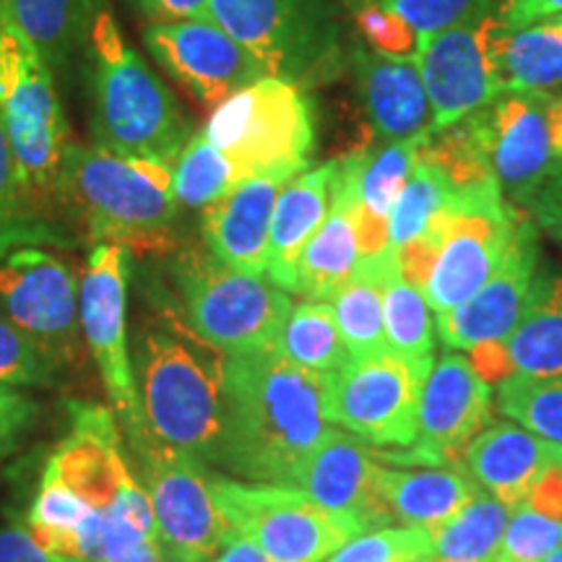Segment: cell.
I'll list each match as a JSON object with an SVG mask.
<instances>
[{
  "mask_svg": "<svg viewBox=\"0 0 562 562\" xmlns=\"http://www.w3.org/2000/svg\"><path fill=\"white\" fill-rule=\"evenodd\" d=\"M323 402L326 375L284 360L277 349L227 357L216 461L248 480L294 487L331 430Z\"/></svg>",
  "mask_w": 562,
  "mask_h": 562,
  "instance_id": "6da1fadb",
  "label": "cell"
},
{
  "mask_svg": "<svg viewBox=\"0 0 562 562\" xmlns=\"http://www.w3.org/2000/svg\"><path fill=\"white\" fill-rule=\"evenodd\" d=\"M131 360L154 438L203 463L216 461L227 355L195 331L172 297H151L131 334Z\"/></svg>",
  "mask_w": 562,
  "mask_h": 562,
  "instance_id": "7a4b0ae2",
  "label": "cell"
},
{
  "mask_svg": "<svg viewBox=\"0 0 562 562\" xmlns=\"http://www.w3.org/2000/svg\"><path fill=\"white\" fill-rule=\"evenodd\" d=\"M55 199L79 216L94 245H121L140 256L175 248L180 203L172 165L165 161L70 144Z\"/></svg>",
  "mask_w": 562,
  "mask_h": 562,
  "instance_id": "3957f363",
  "label": "cell"
},
{
  "mask_svg": "<svg viewBox=\"0 0 562 562\" xmlns=\"http://www.w3.org/2000/svg\"><path fill=\"white\" fill-rule=\"evenodd\" d=\"M91 136L97 146L175 165L193 136L186 112L146 60L123 37L104 0L89 32Z\"/></svg>",
  "mask_w": 562,
  "mask_h": 562,
  "instance_id": "277c9868",
  "label": "cell"
},
{
  "mask_svg": "<svg viewBox=\"0 0 562 562\" xmlns=\"http://www.w3.org/2000/svg\"><path fill=\"white\" fill-rule=\"evenodd\" d=\"M209 21L261 60L269 76L311 91L344 70L331 0H209Z\"/></svg>",
  "mask_w": 562,
  "mask_h": 562,
  "instance_id": "5b68a950",
  "label": "cell"
},
{
  "mask_svg": "<svg viewBox=\"0 0 562 562\" xmlns=\"http://www.w3.org/2000/svg\"><path fill=\"white\" fill-rule=\"evenodd\" d=\"M180 311L227 357L273 349L292 311L284 290L216 261L206 248H182L170 263Z\"/></svg>",
  "mask_w": 562,
  "mask_h": 562,
  "instance_id": "8992f818",
  "label": "cell"
},
{
  "mask_svg": "<svg viewBox=\"0 0 562 562\" xmlns=\"http://www.w3.org/2000/svg\"><path fill=\"white\" fill-rule=\"evenodd\" d=\"M0 125L37 206L55 199L70 125L55 74L37 47L0 11Z\"/></svg>",
  "mask_w": 562,
  "mask_h": 562,
  "instance_id": "52a82bcc",
  "label": "cell"
},
{
  "mask_svg": "<svg viewBox=\"0 0 562 562\" xmlns=\"http://www.w3.org/2000/svg\"><path fill=\"white\" fill-rule=\"evenodd\" d=\"M203 136L243 180L258 175L294 178L311 165L315 149V108L297 83L263 76L211 112Z\"/></svg>",
  "mask_w": 562,
  "mask_h": 562,
  "instance_id": "ba28073f",
  "label": "cell"
},
{
  "mask_svg": "<svg viewBox=\"0 0 562 562\" xmlns=\"http://www.w3.org/2000/svg\"><path fill=\"white\" fill-rule=\"evenodd\" d=\"M216 508L227 524L269 554L271 562H323L362 533L292 484H243L211 476Z\"/></svg>",
  "mask_w": 562,
  "mask_h": 562,
  "instance_id": "9c48e42d",
  "label": "cell"
},
{
  "mask_svg": "<svg viewBox=\"0 0 562 562\" xmlns=\"http://www.w3.org/2000/svg\"><path fill=\"white\" fill-rule=\"evenodd\" d=\"M432 364L406 360L391 349L347 360L336 372H326V419L368 446L412 448Z\"/></svg>",
  "mask_w": 562,
  "mask_h": 562,
  "instance_id": "30bf717a",
  "label": "cell"
},
{
  "mask_svg": "<svg viewBox=\"0 0 562 562\" xmlns=\"http://www.w3.org/2000/svg\"><path fill=\"white\" fill-rule=\"evenodd\" d=\"M133 451L144 467L157 544L167 562H211L232 533L216 508L206 463L154 438H140Z\"/></svg>",
  "mask_w": 562,
  "mask_h": 562,
  "instance_id": "8fae6325",
  "label": "cell"
},
{
  "mask_svg": "<svg viewBox=\"0 0 562 562\" xmlns=\"http://www.w3.org/2000/svg\"><path fill=\"white\" fill-rule=\"evenodd\" d=\"M521 211L508 206L497 180L456 191L442 220V240L427 286L432 313H448L487 284L513 240Z\"/></svg>",
  "mask_w": 562,
  "mask_h": 562,
  "instance_id": "7c38bea8",
  "label": "cell"
},
{
  "mask_svg": "<svg viewBox=\"0 0 562 562\" xmlns=\"http://www.w3.org/2000/svg\"><path fill=\"white\" fill-rule=\"evenodd\" d=\"M131 252L121 245L97 243L89 252L87 271L79 284L81 331L94 357L104 389L117 417L123 419L131 446L149 435L136 372L131 360L128 334V279Z\"/></svg>",
  "mask_w": 562,
  "mask_h": 562,
  "instance_id": "4fadbf2b",
  "label": "cell"
},
{
  "mask_svg": "<svg viewBox=\"0 0 562 562\" xmlns=\"http://www.w3.org/2000/svg\"><path fill=\"white\" fill-rule=\"evenodd\" d=\"M505 32L495 11H476L422 47L419 70L430 97L432 133L453 128L505 94L501 68Z\"/></svg>",
  "mask_w": 562,
  "mask_h": 562,
  "instance_id": "5bb4252c",
  "label": "cell"
},
{
  "mask_svg": "<svg viewBox=\"0 0 562 562\" xmlns=\"http://www.w3.org/2000/svg\"><path fill=\"white\" fill-rule=\"evenodd\" d=\"M0 318L58 368L74 362L81 349L79 279L50 250H13L0 258Z\"/></svg>",
  "mask_w": 562,
  "mask_h": 562,
  "instance_id": "9a60e30c",
  "label": "cell"
},
{
  "mask_svg": "<svg viewBox=\"0 0 562 562\" xmlns=\"http://www.w3.org/2000/svg\"><path fill=\"white\" fill-rule=\"evenodd\" d=\"M492 391L467 355L451 349L432 364L419 398L417 442L404 451H375L381 463L451 467L490 425Z\"/></svg>",
  "mask_w": 562,
  "mask_h": 562,
  "instance_id": "2e32d148",
  "label": "cell"
},
{
  "mask_svg": "<svg viewBox=\"0 0 562 562\" xmlns=\"http://www.w3.org/2000/svg\"><path fill=\"white\" fill-rule=\"evenodd\" d=\"M144 45L175 81L206 108H220L269 70L209 19L167 21L144 30Z\"/></svg>",
  "mask_w": 562,
  "mask_h": 562,
  "instance_id": "e0dca14e",
  "label": "cell"
},
{
  "mask_svg": "<svg viewBox=\"0 0 562 562\" xmlns=\"http://www.w3.org/2000/svg\"><path fill=\"white\" fill-rule=\"evenodd\" d=\"M547 97L531 91H505L487 108L467 117L480 140L492 178L503 195L524 206L550 175L554 157L547 125Z\"/></svg>",
  "mask_w": 562,
  "mask_h": 562,
  "instance_id": "ac0fdd59",
  "label": "cell"
},
{
  "mask_svg": "<svg viewBox=\"0 0 562 562\" xmlns=\"http://www.w3.org/2000/svg\"><path fill=\"white\" fill-rule=\"evenodd\" d=\"M537 224L531 222V216L521 214L503 263L497 266L487 284L463 305L438 313L435 326H438L440 341L448 349L469 351L476 344L508 339L537 279Z\"/></svg>",
  "mask_w": 562,
  "mask_h": 562,
  "instance_id": "d6986e66",
  "label": "cell"
},
{
  "mask_svg": "<svg viewBox=\"0 0 562 562\" xmlns=\"http://www.w3.org/2000/svg\"><path fill=\"white\" fill-rule=\"evenodd\" d=\"M381 472L375 448L344 430H328L302 467L297 487L326 510L372 531L393 521L383 503Z\"/></svg>",
  "mask_w": 562,
  "mask_h": 562,
  "instance_id": "ffe728a7",
  "label": "cell"
},
{
  "mask_svg": "<svg viewBox=\"0 0 562 562\" xmlns=\"http://www.w3.org/2000/svg\"><path fill=\"white\" fill-rule=\"evenodd\" d=\"M290 180L286 175H258L201 209L203 245L216 261L266 279L273 209Z\"/></svg>",
  "mask_w": 562,
  "mask_h": 562,
  "instance_id": "44dd1931",
  "label": "cell"
},
{
  "mask_svg": "<svg viewBox=\"0 0 562 562\" xmlns=\"http://www.w3.org/2000/svg\"><path fill=\"white\" fill-rule=\"evenodd\" d=\"M74 427L47 463L83 503L108 513L121 492L136 480L123 459L121 432L108 409L74 404Z\"/></svg>",
  "mask_w": 562,
  "mask_h": 562,
  "instance_id": "7402d4cb",
  "label": "cell"
},
{
  "mask_svg": "<svg viewBox=\"0 0 562 562\" xmlns=\"http://www.w3.org/2000/svg\"><path fill=\"white\" fill-rule=\"evenodd\" d=\"M351 66L362 110L378 138L389 144L432 131V108L419 60L391 58L357 45Z\"/></svg>",
  "mask_w": 562,
  "mask_h": 562,
  "instance_id": "603a6c76",
  "label": "cell"
},
{
  "mask_svg": "<svg viewBox=\"0 0 562 562\" xmlns=\"http://www.w3.org/2000/svg\"><path fill=\"white\" fill-rule=\"evenodd\" d=\"M469 476L487 490V495L521 508L533 484L552 467H562V446L524 430L513 422L484 427L463 453Z\"/></svg>",
  "mask_w": 562,
  "mask_h": 562,
  "instance_id": "cb8c5ba5",
  "label": "cell"
},
{
  "mask_svg": "<svg viewBox=\"0 0 562 562\" xmlns=\"http://www.w3.org/2000/svg\"><path fill=\"white\" fill-rule=\"evenodd\" d=\"M336 172H339V159H328L294 175L281 188L271 220L269 266H266V279L279 290L294 294L302 252L331 209Z\"/></svg>",
  "mask_w": 562,
  "mask_h": 562,
  "instance_id": "d4e9b609",
  "label": "cell"
},
{
  "mask_svg": "<svg viewBox=\"0 0 562 562\" xmlns=\"http://www.w3.org/2000/svg\"><path fill=\"white\" fill-rule=\"evenodd\" d=\"M381 492L391 518L414 529L432 531L451 521L482 490L472 476L456 469H391L383 463Z\"/></svg>",
  "mask_w": 562,
  "mask_h": 562,
  "instance_id": "484cf974",
  "label": "cell"
},
{
  "mask_svg": "<svg viewBox=\"0 0 562 562\" xmlns=\"http://www.w3.org/2000/svg\"><path fill=\"white\" fill-rule=\"evenodd\" d=\"M393 271H398L393 250H385L375 258H360L347 284L328 300L349 360H364V357L389 351L383 290Z\"/></svg>",
  "mask_w": 562,
  "mask_h": 562,
  "instance_id": "4316f807",
  "label": "cell"
},
{
  "mask_svg": "<svg viewBox=\"0 0 562 562\" xmlns=\"http://www.w3.org/2000/svg\"><path fill=\"white\" fill-rule=\"evenodd\" d=\"M360 258L349 199L339 182V172H336L331 209L302 252L294 294H302L305 300H331L355 273Z\"/></svg>",
  "mask_w": 562,
  "mask_h": 562,
  "instance_id": "83f0119b",
  "label": "cell"
},
{
  "mask_svg": "<svg viewBox=\"0 0 562 562\" xmlns=\"http://www.w3.org/2000/svg\"><path fill=\"white\" fill-rule=\"evenodd\" d=\"M513 375L562 378V277L539 273L508 339Z\"/></svg>",
  "mask_w": 562,
  "mask_h": 562,
  "instance_id": "f1b7e54d",
  "label": "cell"
},
{
  "mask_svg": "<svg viewBox=\"0 0 562 562\" xmlns=\"http://www.w3.org/2000/svg\"><path fill=\"white\" fill-rule=\"evenodd\" d=\"M97 0H0V11L37 47L53 74L89 45Z\"/></svg>",
  "mask_w": 562,
  "mask_h": 562,
  "instance_id": "f546056e",
  "label": "cell"
},
{
  "mask_svg": "<svg viewBox=\"0 0 562 562\" xmlns=\"http://www.w3.org/2000/svg\"><path fill=\"white\" fill-rule=\"evenodd\" d=\"M427 133H419L414 138L404 140H389L385 146H364L339 157L341 178L347 182L351 199L360 206L372 211L375 216L389 220L393 203H396L398 193L404 191L406 180L419 159V149L425 144Z\"/></svg>",
  "mask_w": 562,
  "mask_h": 562,
  "instance_id": "4dcf8cb0",
  "label": "cell"
},
{
  "mask_svg": "<svg viewBox=\"0 0 562 562\" xmlns=\"http://www.w3.org/2000/svg\"><path fill=\"white\" fill-rule=\"evenodd\" d=\"M501 68L505 91L552 94L562 87V19H547L503 37Z\"/></svg>",
  "mask_w": 562,
  "mask_h": 562,
  "instance_id": "1f68e13d",
  "label": "cell"
},
{
  "mask_svg": "<svg viewBox=\"0 0 562 562\" xmlns=\"http://www.w3.org/2000/svg\"><path fill=\"white\" fill-rule=\"evenodd\" d=\"M510 508L480 492L451 521L430 531L435 562H495Z\"/></svg>",
  "mask_w": 562,
  "mask_h": 562,
  "instance_id": "d6a6232c",
  "label": "cell"
},
{
  "mask_svg": "<svg viewBox=\"0 0 562 562\" xmlns=\"http://www.w3.org/2000/svg\"><path fill=\"white\" fill-rule=\"evenodd\" d=\"M273 349L284 360L321 375L336 372L349 360L328 300H302L292 305Z\"/></svg>",
  "mask_w": 562,
  "mask_h": 562,
  "instance_id": "836d02e7",
  "label": "cell"
},
{
  "mask_svg": "<svg viewBox=\"0 0 562 562\" xmlns=\"http://www.w3.org/2000/svg\"><path fill=\"white\" fill-rule=\"evenodd\" d=\"M63 235L45 222L42 209L26 191L13 151L0 125V258L19 248L63 245Z\"/></svg>",
  "mask_w": 562,
  "mask_h": 562,
  "instance_id": "e575fe53",
  "label": "cell"
},
{
  "mask_svg": "<svg viewBox=\"0 0 562 562\" xmlns=\"http://www.w3.org/2000/svg\"><path fill=\"white\" fill-rule=\"evenodd\" d=\"M383 321H385V341L389 349L414 362H435V326L432 311L427 305L425 294L402 273L393 271L383 290Z\"/></svg>",
  "mask_w": 562,
  "mask_h": 562,
  "instance_id": "d590c367",
  "label": "cell"
},
{
  "mask_svg": "<svg viewBox=\"0 0 562 562\" xmlns=\"http://www.w3.org/2000/svg\"><path fill=\"white\" fill-rule=\"evenodd\" d=\"M172 180L175 199L188 209H206L245 182L237 167L214 144H209L201 131L188 138L180 157L175 159Z\"/></svg>",
  "mask_w": 562,
  "mask_h": 562,
  "instance_id": "8d00e7d4",
  "label": "cell"
},
{
  "mask_svg": "<svg viewBox=\"0 0 562 562\" xmlns=\"http://www.w3.org/2000/svg\"><path fill=\"white\" fill-rule=\"evenodd\" d=\"M453 193L456 188L446 180V175L419 157L409 180H406L404 191L398 193L389 214L391 250L402 248V245L412 243L414 237L425 235L440 220L442 211L448 209Z\"/></svg>",
  "mask_w": 562,
  "mask_h": 562,
  "instance_id": "74e56055",
  "label": "cell"
},
{
  "mask_svg": "<svg viewBox=\"0 0 562 562\" xmlns=\"http://www.w3.org/2000/svg\"><path fill=\"white\" fill-rule=\"evenodd\" d=\"M497 406L524 430L562 446V378H505Z\"/></svg>",
  "mask_w": 562,
  "mask_h": 562,
  "instance_id": "f35d334b",
  "label": "cell"
},
{
  "mask_svg": "<svg viewBox=\"0 0 562 562\" xmlns=\"http://www.w3.org/2000/svg\"><path fill=\"white\" fill-rule=\"evenodd\" d=\"M432 558L430 531L414 526H383L362 531L323 562H412Z\"/></svg>",
  "mask_w": 562,
  "mask_h": 562,
  "instance_id": "ab89813d",
  "label": "cell"
},
{
  "mask_svg": "<svg viewBox=\"0 0 562 562\" xmlns=\"http://www.w3.org/2000/svg\"><path fill=\"white\" fill-rule=\"evenodd\" d=\"M562 547V521L531 508H516L505 526L495 562H539Z\"/></svg>",
  "mask_w": 562,
  "mask_h": 562,
  "instance_id": "60d3db41",
  "label": "cell"
},
{
  "mask_svg": "<svg viewBox=\"0 0 562 562\" xmlns=\"http://www.w3.org/2000/svg\"><path fill=\"white\" fill-rule=\"evenodd\" d=\"M355 26L370 50L391 55V58H409L419 60L422 40L409 24L396 13L383 9L381 0L362 5L355 11Z\"/></svg>",
  "mask_w": 562,
  "mask_h": 562,
  "instance_id": "b9f144b4",
  "label": "cell"
},
{
  "mask_svg": "<svg viewBox=\"0 0 562 562\" xmlns=\"http://www.w3.org/2000/svg\"><path fill=\"white\" fill-rule=\"evenodd\" d=\"M381 5L402 16L419 34L422 47L435 34L459 24L476 11H495L492 0H381Z\"/></svg>",
  "mask_w": 562,
  "mask_h": 562,
  "instance_id": "7bdbcfd3",
  "label": "cell"
},
{
  "mask_svg": "<svg viewBox=\"0 0 562 562\" xmlns=\"http://www.w3.org/2000/svg\"><path fill=\"white\" fill-rule=\"evenodd\" d=\"M58 364L47 360L19 328L0 318V383L5 385H50Z\"/></svg>",
  "mask_w": 562,
  "mask_h": 562,
  "instance_id": "ee69618b",
  "label": "cell"
},
{
  "mask_svg": "<svg viewBox=\"0 0 562 562\" xmlns=\"http://www.w3.org/2000/svg\"><path fill=\"white\" fill-rule=\"evenodd\" d=\"M34 417H37V404L30 393L0 383V459L19 446L21 435L30 430Z\"/></svg>",
  "mask_w": 562,
  "mask_h": 562,
  "instance_id": "f6af8a7d",
  "label": "cell"
},
{
  "mask_svg": "<svg viewBox=\"0 0 562 562\" xmlns=\"http://www.w3.org/2000/svg\"><path fill=\"white\" fill-rule=\"evenodd\" d=\"M524 211L547 235L562 243V161H554L542 186L524 203Z\"/></svg>",
  "mask_w": 562,
  "mask_h": 562,
  "instance_id": "bcb514c9",
  "label": "cell"
},
{
  "mask_svg": "<svg viewBox=\"0 0 562 562\" xmlns=\"http://www.w3.org/2000/svg\"><path fill=\"white\" fill-rule=\"evenodd\" d=\"M495 13L505 30H524L539 21L562 16V0H501Z\"/></svg>",
  "mask_w": 562,
  "mask_h": 562,
  "instance_id": "7dc6e473",
  "label": "cell"
},
{
  "mask_svg": "<svg viewBox=\"0 0 562 562\" xmlns=\"http://www.w3.org/2000/svg\"><path fill=\"white\" fill-rule=\"evenodd\" d=\"M0 562H63L32 537L26 526L0 529Z\"/></svg>",
  "mask_w": 562,
  "mask_h": 562,
  "instance_id": "c3c4849f",
  "label": "cell"
},
{
  "mask_svg": "<svg viewBox=\"0 0 562 562\" xmlns=\"http://www.w3.org/2000/svg\"><path fill=\"white\" fill-rule=\"evenodd\" d=\"M151 24L209 19V0H133Z\"/></svg>",
  "mask_w": 562,
  "mask_h": 562,
  "instance_id": "681fc988",
  "label": "cell"
},
{
  "mask_svg": "<svg viewBox=\"0 0 562 562\" xmlns=\"http://www.w3.org/2000/svg\"><path fill=\"white\" fill-rule=\"evenodd\" d=\"M469 362H472V368L480 372L487 383H501L505 378L513 375V364L508 357V347H505V339L476 344L474 349H469Z\"/></svg>",
  "mask_w": 562,
  "mask_h": 562,
  "instance_id": "f907efd6",
  "label": "cell"
},
{
  "mask_svg": "<svg viewBox=\"0 0 562 562\" xmlns=\"http://www.w3.org/2000/svg\"><path fill=\"white\" fill-rule=\"evenodd\" d=\"M521 508H531L552 521H562V467H552L533 484Z\"/></svg>",
  "mask_w": 562,
  "mask_h": 562,
  "instance_id": "816d5d0a",
  "label": "cell"
},
{
  "mask_svg": "<svg viewBox=\"0 0 562 562\" xmlns=\"http://www.w3.org/2000/svg\"><path fill=\"white\" fill-rule=\"evenodd\" d=\"M211 562H271V560L261 547L252 542V539L243 537L240 531L232 529L227 542L222 547V552Z\"/></svg>",
  "mask_w": 562,
  "mask_h": 562,
  "instance_id": "f5cc1de1",
  "label": "cell"
},
{
  "mask_svg": "<svg viewBox=\"0 0 562 562\" xmlns=\"http://www.w3.org/2000/svg\"><path fill=\"white\" fill-rule=\"evenodd\" d=\"M547 125H550V144L554 161H562V97H547Z\"/></svg>",
  "mask_w": 562,
  "mask_h": 562,
  "instance_id": "db71d44e",
  "label": "cell"
},
{
  "mask_svg": "<svg viewBox=\"0 0 562 562\" xmlns=\"http://www.w3.org/2000/svg\"><path fill=\"white\" fill-rule=\"evenodd\" d=\"M344 5H347V9L355 13V11H360L362 5H368V3H375V0H341Z\"/></svg>",
  "mask_w": 562,
  "mask_h": 562,
  "instance_id": "11a10c76",
  "label": "cell"
},
{
  "mask_svg": "<svg viewBox=\"0 0 562 562\" xmlns=\"http://www.w3.org/2000/svg\"><path fill=\"white\" fill-rule=\"evenodd\" d=\"M539 562H562V547H558V550H552L547 558H542Z\"/></svg>",
  "mask_w": 562,
  "mask_h": 562,
  "instance_id": "9f6ffc18",
  "label": "cell"
},
{
  "mask_svg": "<svg viewBox=\"0 0 562 562\" xmlns=\"http://www.w3.org/2000/svg\"><path fill=\"white\" fill-rule=\"evenodd\" d=\"M412 562H435L432 558H425V560H412Z\"/></svg>",
  "mask_w": 562,
  "mask_h": 562,
  "instance_id": "6f0895ef",
  "label": "cell"
},
{
  "mask_svg": "<svg viewBox=\"0 0 562 562\" xmlns=\"http://www.w3.org/2000/svg\"><path fill=\"white\" fill-rule=\"evenodd\" d=\"M492 3H495V9H497V3H501V0H492Z\"/></svg>",
  "mask_w": 562,
  "mask_h": 562,
  "instance_id": "680465c9",
  "label": "cell"
},
{
  "mask_svg": "<svg viewBox=\"0 0 562 562\" xmlns=\"http://www.w3.org/2000/svg\"><path fill=\"white\" fill-rule=\"evenodd\" d=\"M560 19H562V16H560Z\"/></svg>",
  "mask_w": 562,
  "mask_h": 562,
  "instance_id": "91938a15",
  "label": "cell"
}]
</instances>
